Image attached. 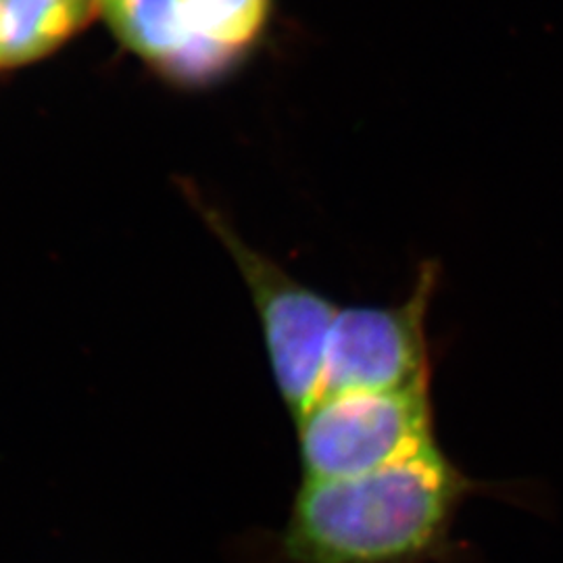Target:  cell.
Here are the masks:
<instances>
[{"instance_id": "1", "label": "cell", "mask_w": 563, "mask_h": 563, "mask_svg": "<svg viewBox=\"0 0 563 563\" xmlns=\"http://www.w3.org/2000/svg\"><path fill=\"white\" fill-rule=\"evenodd\" d=\"M488 488L430 444L362 476L301 481L278 547L288 563L437 560L462 505Z\"/></svg>"}, {"instance_id": "2", "label": "cell", "mask_w": 563, "mask_h": 563, "mask_svg": "<svg viewBox=\"0 0 563 563\" xmlns=\"http://www.w3.org/2000/svg\"><path fill=\"white\" fill-rule=\"evenodd\" d=\"M181 197L236 265L260 318L276 390L292 422L299 420L320 399L325 346L341 305L244 241L230 218L195 184H181Z\"/></svg>"}, {"instance_id": "3", "label": "cell", "mask_w": 563, "mask_h": 563, "mask_svg": "<svg viewBox=\"0 0 563 563\" xmlns=\"http://www.w3.org/2000/svg\"><path fill=\"white\" fill-rule=\"evenodd\" d=\"M295 432L302 481L369 474L439 443L432 380L323 397Z\"/></svg>"}, {"instance_id": "4", "label": "cell", "mask_w": 563, "mask_h": 563, "mask_svg": "<svg viewBox=\"0 0 563 563\" xmlns=\"http://www.w3.org/2000/svg\"><path fill=\"white\" fill-rule=\"evenodd\" d=\"M439 284L441 263L423 260L402 301L341 305L325 346L320 399L434 380L428 318Z\"/></svg>"}, {"instance_id": "5", "label": "cell", "mask_w": 563, "mask_h": 563, "mask_svg": "<svg viewBox=\"0 0 563 563\" xmlns=\"http://www.w3.org/2000/svg\"><path fill=\"white\" fill-rule=\"evenodd\" d=\"M267 11L269 0H181L180 51L165 76L186 84L220 76L257 38Z\"/></svg>"}, {"instance_id": "6", "label": "cell", "mask_w": 563, "mask_h": 563, "mask_svg": "<svg viewBox=\"0 0 563 563\" xmlns=\"http://www.w3.org/2000/svg\"><path fill=\"white\" fill-rule=\"evenodd\" d=\"M92 0H0V69L42 59L81 25Z\"/></svg>"}, {"instance_id": "7", "label": "cell", "mask_w": 563, "mask_h": 563, "mask_svg": "<svg viewBox=\"0 0 563 563\" xmlns=\"http://www.w3.org/2000/svg\"><path fill=\"white\" fill-rule=\"evenodd\" d=\"M180 4L181 0H102L115 34L163 74L180 51Z\"/></svg>"}]
</instances>
